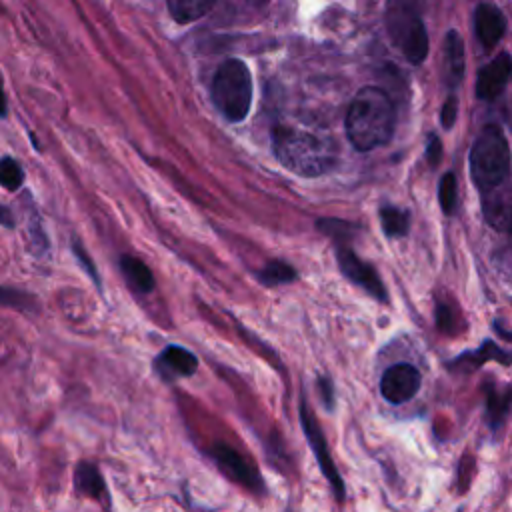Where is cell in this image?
<instances>
[{
  "label": "cell",
  "mask_w": 512,
  "mask_h": 512,
  "mask_svg": "<svg viewBox=\"0 0 512 512\" xmlns=\"http://www.w3.org/2000/svg\"><path fill=\"white\" fill-rule=\"evenodd\" d=\"M420 388V372L412 364H394L390 366L382 380L380 392L390 404L408 402Z\"/></svg>",
  "instance_id": "9c48e42d"
},
{
  "label": "cell",
  "mask_w": 512,
  "mask_h": 512,
  "mask_svg": "<svg viewBox=\"0 0 512 512\" xmlns=\"http://www.w3.org/2000/svg\"><path fill=\"white\" fill-rule=\"evenodd\" d=\"M506 232L510 234V238H512V220H510V224H508V228H506Z\"/></svg>",
  "instance_id": "1f68e13d"
},
{
  "label": "cell",
  "mask_w": 512,
  "mask_h": 512,
  "mask_svg": "<svg viewBox=\"0 0 512 512\" xmlns=\"http://www.w3.org/2000/svg\"><path fill=\"white\" fill-rule=\"evenodd\" d=\"M318 228H320L324 234L336 238L338 242L350 238V236H352V230H354V226H352L350 222L334 220V218H322V220H318Z\"/></svg>",
  "instance_id": "603a6c76"
},
{
  "label": "cell",
  "mask_w": 512,
  "mask_h": 512,
  "mask_svg": "<svg viewBox=\"0 0 512 512\" xmlns=\"http://www.w3.org/2000/svg\"><path fill=\"white\" fill-rule=\"evenodd\" d=\"M72 252H74L76 260H78V262H82L84 270L90 274V278L94 280V284L100 288V276H98V272H96V266H94L92 258L86 254V250L82 248V244H80L78 240H74V242H72Z\"/></svg>",
  "instance_id": "cb8c5ba5"
},
{
  "label": "cell",
  "mask_w": 512,
  "mask_h": 512,
  "mask_svg": "<svg viewBox=\"0 0 512 512\" xmlns=\"http://www.w3.org/2000/svg\"><path fill=\"white\" fill-rule=\"evenodd\" d=\"M394 122L396 114L388 94L376 86H366L348 108L346 134L356 150L366 152L388 142Z\"/></svg>",
  "instance_id": "6da1fadb"
},
{
  "label": "cell",
  "mask_w": 512,
  "mask_h": 512,
  "mask_svg": "<svg viewBox=\"0 0 512 512\" xmlns=\"http://www.w3.org/2000/svg\"><path fill=\"white\" fill-rule=\"evenodd\" d=\"M156 370L164 378H180V376H192L198 370V358L176 344L166 346L158 358H156Z\"/></svg>",
  "instance_id": "8fae6325"
},
{
  "label": "cell",
  "mask_w": 512,
  "mask_h": 512,
  "mask_svg": "<svg viewBox=\"0 0 512 512\" xmlns=\"http://www.w3.org/2000/svg\"><path fill=\"white\" fill-rule=\"evenodd\" d=\"M386 24L404 56L412 64H420L428 54V34L418 14L402 2H394L388 8Z\"/></svg>",
  "instance_id": "5b68a950"
},
{
  "label": "cell",
  "mask_w": 512,
  "mask_h": 512,
  "mask_svg": "<svg viewBox=\"0 0 512 512\" xmlns=\"http://www.w3.org/2000/svg\"><path fill=\"white\" fill-rule=\"evenodd\" d=\"M74 486L80 494L100 500L106 492V482L92 462H80L74 472Z\"/></svg>",
  "instance_id": "e0dca14e"
},
{
  "label": "cell",
  "mask_w": 512,
  "mask_h": 512,
  "mask_svg": "<svg viewBox=\"0 0 512 512\" xmlns=\"http://www.w3.org/2000/svg\"><path fill=\"white\" fill-rule=\"evenodd\" d=\"M120 270L130 284V288L138 294H148L154 288V274L152 270L136 256H120Z\"/></svg>",
  "instance_id": "9a60e30c"
},
{
  "label": "cell",
  "mask_w": 512,
  "mask_h": 512,
  "mask_svg": "<svg viewBox=\"0 0 512 512\" xmlns=\"http://www.w3.org/2000/svg\"><path fill=\"white\" fill-rule=\"evenodd\" d=\"M24 182V172L20 164L12 158L0 160V186L6 190H18Z\"/></svg>",
  "instance_id": "7402d4cb"
},
{
  "label": "cell",
  "mask_w": 512,
  "mask_h": 512,
  "mask_svg": "<svg viewBox=\"0 0 512 512\" xmlns=\"http://www.w3.org/2000/svg\"><path fill=\"white\" fill-rule=\"evenodd\" d=\"M486 396V422L492 430L500 428L512 406V388H500L496 384L484 386Z\"/></svg>",
  "instance_id": "5bb4252c"
},
{
  "label": "cell",
  "mask_w": 512,
  "mask_h": 512,
  "mask_svg": "<svg viewBox=\"0 0 512 512\" xmlns=\"http://www.w3.org/2000/svg\"><path fill=\"white\" fill-rule=\"evenodd\" d=\"M458 186H456V178L452 172H446L442 178H440V184H438V200H440V206L444 210V214H452L456 210V202H458Z\"/></svg>",
  "instance_id": "44dd1931"
},
{
  "label": "cell",
  "mask_w": 512,
  "mask_h": 512,
  "mask_svg": "<svg viewBox=\"0 0 512 512\" xmlns=\"http://www.w3.org/2000/svg\"><path fill=\"white\" fill-rule=\"evenodd\" d=\"M510 74H512V58L506 52H502L478 72V80H476L478 98L494 100L504 90Z\"/></svg>",
  "instance_id": "30bf717a"
},
{
  "label": "cell",
  "mask_w": 512,
  "mask_h": 512,
  "mask_svg": "<svg viewBox=\"0 0 512 512\" xmlns=\"http://www.w3.org/2000/svg\"><path fill=\"white\" fill-rule=\"evenodd\" d=\"M474 30L484 48H494L506 30V20L496 6L480 4L474 16Z\"/></svg>",
  "instance_id": "7c38bea8"
},
{
  "label": "cell",
  "mask_w": 512,
  "mask_h": 512,
  "mask_svg": "<svg viewBox=\"0 0 512 512\" xmlns=\"http://www.w3.org/2000/svg\"><path fill=\"white\" fill-rule=\"evenodd\" d=\"M456 110H458V102H456L454 96H450V98L444 102L442 114H440V122H442L444 128H450V126L454 124V120H456Z\"/></svg>",
  "instance_id": "4316f807"
},
{
  "label": "cell",
  "mask_w": 512,
  "mask_h": 512,
  "mask_svg": "<svg viewBox=\"0 0 512 512\" xmlns=\"http://www.w3.org/2000/svg\"><path fill=\"white\" fill-rule=\"evenodd\" d=\"M218 0H168V10L178 22H194L206 16Z\"/></svg>",
  "instance_id": "ac0fdd59"
},
{
  "label": "cell",
  "mask_w": 512,
  "mask_h": 512,
  "mask_svg": "<svg viewBox=\"0 0 512 512\" xmlns=\"http://www.w3.org/2000/svg\"><path fill=\"white\" fill-rule=\"evenodd\" d=\"M0 224L6 226V228H14V216H12V212H10L6 206H2V204H0Z\"/></svg>",
  "instance_id": "f546056e"
},
{
  "label": "cell",
  "mask_w": 512,
  "mask_h": 512,
  "mask_svg": "<svg viewBox=\"0 0 512 512\" xmlns=\"http://www.w3.org/2000/svg\"><path fill=\"white\" fill-rule=\"evenodd\" d=\"M6 114V96H4V86H2V78H0V116Z\"/></svg>",
  "instance_id": "4dcf8cb0"
},
{
  "label": "cell",
  "mask_w": 512,
  "mask_h": 512,
  "mask_svg": "<svg viewBox=\"0 0 512 512\" xmlns=\"http://www.w3.org/2000/svg\"><path fill=\"white\" fill-rule=\"evenodd\" d=\"M214 104L232 122L246 118L252 102L250 72L240 60H226L220 64L212 84Z\"/></svg>",
  "instance_id": "277c9868"
},
{
  "label": "cell",
  "mask_w": 512,
  "mask_h": 512,
  "mask_svg": "<svg viewBox=\"0 0 512 512\" xmlns=\"http://www.w3.org/2000/svg\"><path fill=\"white\" fill-rule=\"evenodd\" d=\"M510 172V148L502 130L488 124L470 150V174L484 194L496 190Z\"/></svg>",
  "instance_id": "3957f363"
},
{
  "label": "cell",
  "mask_w": 512,
  "mask_h": 512,
  "mask_svg": "<svg viewBox=\"0 0 512 512\" xmlns=\"http://www.w3.org/2000/svg\"><path fill=\"white\" fill-rule=\"evenodd\" d=\"M446 82L448 86L456 88L464 76V46L456 30H450L446 34Z\"/></svg>",
  "instance_id": "2e32d148"
},
{
  "label": "cell",
  "mask_w": 512,
  "mask_h": 512,
  "mask_svg": "<svg viewBox=\"0 0 512 512\" xmlns=\"http://www.w3.org/2000/svg\"><path fill=\"white\" fill-rule=\"evenodd\" d=\"M212 458L234 482L242 484L244 488H248L252 492H264L266 486H264V480L258 474V470L232 446H228L224 442H216L212 448Z\"/></svg>",
  "instance_id": "ba28073f"
},
{
  "label": "cell",
  "mask_w": 512,
  "mask_h": 512,
  "mask_svg": "<svg viewBox=\"0 0 512 512\" xmlns=\"http://www.w3.org/2000/svg\"><path fill=\"white\" fill-rule=\"evenodd\" d=\"M336 260L340 266V272L356 286H360L364 292L374 296L378 302H388V292L384 282L380 280L376 268L364 260H360L348 246H338Z\"/></svg>",
  "instance_id": "52a82bcc"
},
{
  "label": "cell",
  "mask_w": 512,
  "mask_h": 512,
  "mask_svg": "<svg viewBox=\"0 0 512 512\" xmlns=\"http://www.w3.org/2000/svg\"><path fill=\"white\" fill-rule=\"evenodd\" d=\"M488 360H496V362H500V364H512V352L502 350V348L496 346L492 340H484V344H482L480 348L458 354V356L448 364V368H450V370H458V372H472V370H476L478 366H482V364L488 362Z\"/></svg>",
  "instance_id": "4fadbf2b"
},
{
  "label": "cell",
  "mask_w": 512,
  "mask_h": 512,
  "mask_svg": "<svg viewBox=\"0 0 512 512\" xmlns=\"http://www.w3.org/2000/svg\"><path fill=\"white\" fill-rule=\"evenodd\" d=\"M300 422H302V430L308 438V444L316 456V462L322 470V474L326 476V480L330 482L332 490H334V496L336 500H344L346 498V490H344V480L340 478L338 474V468L330 456V450H328V444H326V438H324V432L316 420V416L312 414V410L308 408V402L302 398L300 400Z\"/></svg>",
  "instance_id": "8992f818"
},
{
  "label": "cell",
  "mask_w": 512,
  "mask_h": 512,
  "mask_svg": "<svg viewBox=\"0 0 512 512\" xmlns=\"http://www.w3.org/2000/svg\"><path fill=\"white\" fill-rule=\"evenodd\" d=\"M272 142L276 158L288 170L300 176H320L332 170L336 164V152L332 144L314 132L276 126Z\"/></svg>",
  "instance_id": "7a4b0ae2"
},
{
  "label": "cell",
  "mask_w": 512,
  "mask_h": 512,
  "mask_svg": "<svg viewBox=\"0 0 512 512\" xmlns=\"http://www.w3.org/2000/svg\"><path fill=\"white\" fill-rule=\"evenodd\" d=\"M380 222H382L384 234L390 236V238L406 236V232L410 228L408 214L404 210L396 208V206H382L380 208Z\"/></svg>",
  "instance_id": "ffe728a7"
},
{
  "label": "cell",
  "mask_w": 512,
  "mask_h": 512,
  "mask_svg": "<svg viewBox=\"0 0 512 512\" xmlns=\"http://www.w3.org/2000/svg\"><path fill=\"white\" fill-rule=\"evenodd\" d=\"M24 300H26V294H22L18 290H12V288L0 286V304H4V306H20V304H24Z\"/></svg>",
  "instance_id": "83f0119b"
},
{
  "label": "cell",
  "mask_w": 512,
  "mask_h": 512,
  "mask_svg": "<svg viewBox=\"0 0 512 512\" xmlns=\"http://www.w3.org/2000/svg\"><path fill=\"white\" fill-rule=\"evenodd\" d=\"M440 154H442V146H440V140H438V136H430L428 138V146H426V156H428V160H430V164H438V160H440Z\"/></svg>",
  "instance_id": "f1b7e54d"
},
{
  "label": "cell",
  "mask_w": 512,
  "mask_h": 512,
  "mask_svg": "<svg viewBox=\"0 0 512 512\" xmlns=\"http://www.w3.org/2000/svg\"><path fill=\"white\" fill-rule=\"evenodd\" d=\"M318 390H320V398L322 404L326 406V410L334 408V384L328 376H320L318 378Z\"/></svg>",
  "instance_id": "d4e9b609"
},
{
  "label": "cell",
  "mask_w": 512,
  "mask_h": 512,
  "mask_svg": "<svg viewBox=\"0 0 512 512\" xmlns=\"http://www.w3.org/2000/svg\"><path fill=\"white\" fill-rule=\"evenodd\" d=\"M436 326L444 332H452L454 328V314L446 304L436 306Z\"/></svg>",
  "instance_id": "484cf974"
},
{
  "label": "cell",
  "mask_w": 512,
  "mask_h": 512,
  "mask_svg": "<svg viewBox=\"0 0 512 512\" xmlns=\"http://www.w3.org/2000/svg\"><path fill=\"white\" fill-rule=\"evenodd\" d=\"M248 2H252V4H264L266 0H248Z\"/></svg>",
  "instance_id": "d6a6232c"
},
{
  "label": "cell",
  "mask_w": 512,
  "mask_h": 512,
  "mask_svg": "<svg viewBox=\"0 0 512 512\" xmlns=\"http://www.w3.org/2000/svg\"><path fill=\"white\" fill-rule=\"evenodd\" d=\"M298 276L296 268H292L288 262L284 260H270L260 272H258V280L264 286H280V284H290L294 282Z\"/></svg>",
  "instance_id": "d6986e66"
}]
</instances>
